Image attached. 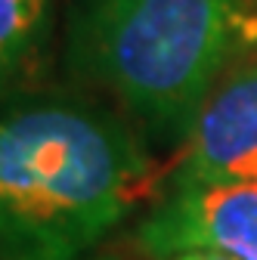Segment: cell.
<instances>
[{"mask_svg":"<svg viewBox=\"0 0 257 260\" xmlns=\"http://www.w3.org/2000/svg\"><path fill=\"white\" fill-rule=\"evenodd\" d=\"M152 161L131 127L69 100L0 112V260H84L137 208Z\"/></svg>","mask_w":257,"mask_h":260,"instance_id":"cell-1","label":"cell"},{"mask_svg":"<svg viewBox=\"0 0 257 260\" xmlns=\"http://www.w3.org/2000/svg\"><path fill=\"white\" fill-rule=\"evenodd\" d=\"M242 41L245 0H84L69 69L158 134L186 137Z\"/></svg>","mask_w":257,"mask_h":260,"instance_id":"cell-2","label":"cell"},{"mask_svg":"<svg viewBox=\"0 0 257 260\" xmlns=\"http://www.w3.org/2000/svg\"><path fill=\"white\" fill-rule=\"evenodd\" d=\"M134 242L158 260L186 248L257 260V177L171 189L137 226Z\"/></svg>","mask_w":257,"mask_h":260,"instance_id":"cell-3","label":"cell"},{"mask_svg":"<svg viewBox=\"0 0 257 260\" xmlns=\"http://www.w3.org/2000/svg\"><path fill=\"white\" fill-rule=\"evenodd\" d=\"M183 140L171 189L257 177V47L227 69Z\"/></svg>","mask_w":257,"mask_h":260,"instance_id":"cell-4","label":"cell"},{"mask_svg":"<svg viewBox=\"0 0 257 260\" xmlns=\"http://www.w3.org/2000/svg\"><path fill=\"white\" fill-rule=\"evenodd\" d=\"M53 10L56 0H0V93L38 72Z\"/></svg>","mask_w":257,"mask_h":260,"instance_id":"cell-5","label":"cell"},{"mask_svg":"<svg viewBox=\"0 0 257 260\" xmlns=\"http://www.w3.org/2000/svg\"><path fill=\"white\" fill-rule=\"evenodd\" d=\"M162 260H239L230 251H220V248H186V251H174Z\"/></svg>","mask_w":257,"mask_h":260,"instance_id":"cell-6","label":"cell"}]
</instances>
